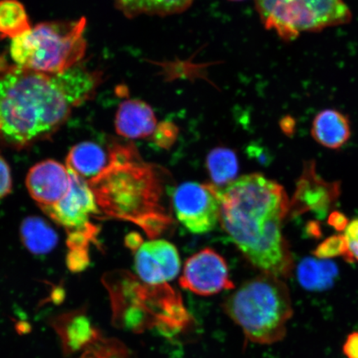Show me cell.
<instances>
[{
  "label": "cell",
  "instance_id": "cell-11",
  "mask_svg": "<svg viewBox=\"0 0 358 358\" xmlns=\"http://www.w3.org/2000/svg\"><path fill=\"white\" fill-rule=\"evenodd\" d=\"M340 182H328L317 176L315 163L308 161L299 178L296 190L290 203L294 216L311 212L323 219L333 208L340 195Z\"/></svg>",
  "mask_w": 358,
  "mask_h": 358
},
{
  "label": "cell",
  "instance_id": "cell-27",
  "mask_svg": "<svg viewBox=\"0 0 358 358\" xmlns=\"http://www.w3.org/2000/svg\"><path fill=\"white\" fill-rule=\"evenodd\" d=\"M344 236L348 241L352 262H358V219L348 224Z\"/></svg>",
  "mask_w": 358,
  "mask_h": 358
},
{
  "label": "cell",
  "instance_id": "cell-6",
  "mask_svg": "<svg viewBox=\"0 0 358 358\" xmlns=\"http://www.w3.org/2000/svg\"><path fill=\"white\" fill-rule=\"evenodd\" d=\"M87 20L44 22L12 40L10 56L20 69L56 75L78 65L86 53Z\"/></svg>",
  "mask_w": 358,
  "mask_h": 358
},
{
  "label": "cell",
  "instance_id": "cell-7",
  "mask_svg": "<svg viewBox=\"0 0 358 358\" xmlns=\"http://www.w3.org/2000/svg\"><path fill=\"white\" fill-rule=\"evenodd\" d=\"M257 7L266 29L275 31L285 40L351 20L343 0H257Z\"/></svg>",
  "mask_w": 358,
  "mask_h": 358
},
{
  "label": "cell",
  "instance_id": "cell-1",
  "mask_svg": "<svg viewBox=\"0 0 358 358\" xmlns=\"http://www.w3.org/2000/svg\"><path fill=\"white\" fill-rule=\"evenodd\" d=\"M101 80L79 65L56 75L11 66L0 73V138L17 148L47 138L92 99Z\"/></svg>",
  "mask_w": 358,
  "mask_h": 358
},
{
  "label": "cell",
  "instance_id": "cell-32",
  "mask_svg": "<svg viewBox=\"0 0 358 358\" xmlns=\"http://www.w3.org/2000/svg\"><path fill=\"white\" fill-rule=\"evenodd\" d=\"M307 234H310L312 237H320L321 236V231L319 223L317 222H310L307 225Z\"/></svg>",
  "mask_w": 358,
  "mask_h": 358
},
{
  "label": "cell",
  "instance_id": "cell-19",
  "mask_svg": "<svg viewBox=\"0 0 358 358\" xmlns=\"http://www.w3.org/2000/svg\"><path fill=\"white\" fill-rule=\"evenodd\" d=\"M115 6L132 19L141 15L168 16L185 11L194 0H114Z\"/></svg>",
  "mask_w": 358,
  "mask_h": 358
},
{
  "label": "cell",
  "instance_id": "cell-9",
  "mask_svg": "<svg viewBox=\"0 0 358 358\" xmlns=\"http://www.w3.org/2000/svg\"><path fill=\"white\" fill-rule=\"evenodd\" d=\"M172 203L178 220L192 234H208L220 221V204L210 183H182L173 190Z\"/></svg>",
  "mask_w": 358,
  "mask_h": 358
},
{
  "label": "cell",
  "instance_id": "cell-17",
  "mask_svg": "<svg viewBox=\"0 0 358 358\" xmlns=\"http://www.w3.org/2000/svg\"><path fill=\"white\" fill-rule=\"evenodd\" d=\"M311 134L322 146L338 150L350 138V122L347 116L338 110H324L313 120Z\"/></svg>",
  "mask_w": 358,
  "mask_h": 358
},
{
  "label": "cell",
  "instance_id": "cell-2",
  "mask_svg": "<svg viewBox=\"0 0 358 358\" xmlns=\"http://www.w3.org/2000/svg\"><path fill=\"white\" fill-rule=\"evenodd\" d=\"M215 192L223 229L246 259L266 274L289 276L293 259L282 222L290 203L284 187L254 173Z\"/></svg>",
  "mask_w": 358,
  "mask_h": 358
},
{
  "label": "cell",
  "instance_id": "cell-28",
  "mask_svg": "<svg viewBox=\"0 0 358 358\" xmlns=\"http://www.w3.org/2000/svg\"><path fill=\"white\" fill-rule=\"evenodd\" d=\"M343 352L347 358H358V331L347 336L343 345Z\"/></svg>",
  "mask_w": 358,
  "mask_h": 358
},
{
  "label": "cell",
  "instance_id": "cell-23",
  "mask_svg": "<svg viewBox=\"0 0 358 358\" xmlns=\"http://www.w3.org/2000/svg\"><path fill=\"white\" fill-rule=\"evenodd\" d=\"M80 358H134L133 353L118 339L101 337L85 349Z\"/></svg>",
  "mask_w": 358,
  "mask_h": 358
},
{
  "label": "cell",
  "instance_id": "cell-14",
  "mask_svg": "<svg viewBox=\"0 0 358 358\" xmlns=\"http://www.w3.org/2000/svg\"><path fill=\"white\" fill-rule=\"evenodd\" d=\"M115 131L120 136L138 140L153 136L157 120L151 106L141 100H127L120 105L115 120Z\"/></svg>",
  "mask_w": 358,
  "mask_h": 358
},
{
  "label": "cell",
  "instance_id": "cell-15",
  "mask_svg": "<svg viewBox=\"0 0 358 358\" xmlns=\"http://www.w3.org/2000/svg\"><path fill=\"white\" fill-rule=\"evenodd\" d=\"M66 355L85 350L101 335L84 312L64 313L53 321Z\"/></svg>",
  "mask_w": 358,
  "mask_h": 358
},
{
  "label": "cell",
  "instance_id": "cell-10",
  "mask_svg": "<svg viewBox=\"0 0 358 358\" xmlns=\"http://www.w3.org/2000/svg\"><path fill=\"white\" fill-rule=\"evenodd\" d=\"M179 283L182 288L203 296L235 288L225 259L211 248L187 259Z\"/></svg>",
  "mask_w": 358,
  "mask_h": 358
},
{
  "label": "cell",
  "instance_id": "cell-21",
  "mask_svg": "<svg viewBox=\"0 0 358 358\" xmlns=\"http://www.w3.org/2000/svg\"><path fill=\"white\" fill-rule=\"evenodd\" d=\"M206 166L213 185L220 187L234 181L238 173V159L234 150L217 147L210 151Z\"/></svg>",
  "mask_w": 358,
  "mask_h": 358
},
{
  "label": "cell",
  "instance_id": "cell-29",
  "mask_svg": "<svg viewBox=\"0 0 358 358\" xmlns=\"http://www.w3.org/2000/svg\"><path fill=\"white\" fill-rule=\"evenodd\" d=\"M329 224L333 227L336 231H345L348 226V219L345 215L339 212L331 213L329 217Z\"/></svg>",
  "mask_w": 358,
  "mask_h": 358
},
{
  "label": "cell",
  "instance_id": "cell-25",
  "mask_svg": "<svg viewBox=\"0 0 358 358\" xmlns=\"http://www.w3.org/2000/svg\"><path fill=\"white\" fill-rule=\"evenodd\" d=\"M178 134V129L173 123L162 122L157 125L152 137L155 144L163 149H169L176 142Z\"/></svg>",
  "mask_w": 358,
  "mask_h": 358
},
{
  "label": "cell",
  "instance_id": "cell-3",
  "mask_svg": "<svg viewBox=\"0 0 358 358\" xmlns=\"http://www.w3.org/2000/svg\"><path fill=\"white\" fill-rule=\"evenodd\" d=\"M110 162L88 181L98 208L106 216L136 224L150 238L173 225L164 203V173L145 163L132 144L112 145Z\"/></svg>",
  "mask_w": 358,
  "mask_h": 358
},
{
  "label": "cell",
  "instance_id": "cell-20",
  "mask_svg": "<svg viewBox=\"0 0 358 358\" xmlns=\"http://www.w3.org/2000/svg\"><path fill=\"white\" fill-rule=\"evenodd\" d=\"M22 243L29 252L36 255L51 252L57 244L58 237L51 226L37 217L26 218L21 224Z\"/></svg>",
  "mask_w": 358,
  "mask_h": 358
},
{
  "label": "cell",
  "instance_id": "cell-5",
  "mask_svg": "<svg viewBox=\"0 0 358 358\" xmlns=\"http://www.w3.org/2000/svg\"><path fill=\"white\" fill-rule=\"evenodd\" d=\"M110 294L113 317L133 330L147 325L181 329L189 320L180 294L167 284L150 285L128 271L107 273L102 279Z\"/></svg>",
  "mask_w": 358,
  "mask_h": 358
},
{
  "label": "cell",
  "instance_id": "cell-8",
  "mask_svg": "<svg viewBox=\"0 0 358 358\" xmlns=\"http://www.w3.org/2000/svg\"><path fill=\"white\" fill-rule=\"evenodd\" d=\"M71 173L69 192L57 203L43 211L64 227L69 237H82L92 243H96L100 230L92 220L101 213L100 209L88 182Z\"/></svg>",
  "mask_w": 358,
  "mask_h": 358
},
{
  "label": "cell",
  "instance_id": "cell-22",
  "mask_svg": "<svg viewBox=\"0 0 358 358\" xmlns=\"http://www.w3.org/2000/svg\"><path fill=\"white\" fill-rule=\"evenodd\" d=\"M29 17L24 4L19 0H0V36L15 38L29 32Z\"/></svg>",
  "mask_w": 358,
  "mask_h": 358
},
{
  "label": "cell",
  "instance_id": "cell-31",
  "mask_svg": "<svg viewBox=\"0 0 358 358\" xmlns=\"http://www.w3.org/2000/svg\"><path fill=\"white\" fill-rule=\"evenodd\" d=\"M250 150L249 153H252L255 157H256V159H258L259 162L266 164L271 162V159L268 158V154H264L266 153L265 150L261 149V148L257 146L250 147Z\"/></svg>",
  "mask_w": 358,
  "mask_h": 358
},
{
  "label": "cell",
  "instance_id": "cell-18",
  "mask_svg": "<svg viewBox=\"0 0 358 358\" xmlns=\"http://www.w3.org/2000/svg\"><path fill=\"white\" fill-rule=\"evenodd\" d=\"M297 275L303 289L321 292L332 287L338 278V268L330 261L306 258L299 264Z\"/></svg>",
  "mask_w": 358,
  "mask_h": 358
},
{
  "label": "cell",
  "instance_id": "cell-13",
  "mask_svg": "<svg viewBox=\"0 0 358 358\" xmlns=\"http://www.w3.org/2000/svg\"><path fill=\"white\" fill-rule=\"evenodd\" d=\"M71 182L69 169L56 160H43L31 168L27 189L42 209L52 207L64 198Z\"/></svg>",
  "mask_w": 358,
  "mask_h": 358
},
{
  "label": "cell",
  "instance_id": "cell-24",
  "mask_svg": "<svg viewBox=\"0 0 358 358\" xmlns=\"http://www.w3.org/2000/svg\"><path fill=\"white\" fill-rule=\"evenodd\" d=\"M313 254L319 259H325L343 257L348 262H352L349 253L348 241L344 235L329 237L313 250Z\"/></svg>",
  "mask_w": 358,
  "mask_h": 358
},
{
  "label": "cell",
  "instance_id": "cell-16",
  "mask_svg": "<svg viewBox=\"0 0 358 358\" xmlns=\"http://www.w3.org/2000/svg\"><path fill=\"white\" fill-rule=\"evenodd\" d=\"M110 162V152L95 142L84 141L74 145L66 157V168L85 180L99 176Z\"/></svg>",
  "mask_w": 358,
  "mask_h": 358
},
{
  "label": "cell",
  "instance_id": "cell-4",
  "mask_svg": "<svg viewBox=\"0 0 358 358\" xmlns=\"http://www.w3.org/2000/svg\"><path fill=\"white\" fill-rule=\"evenodd\" d=\"M223 308L246 339L262 345L284 340L294 315L287 285L266 273L241 285L227 298Z\"/></svg>",
  "mask_w": 358,
  "mask_h": 358
},
{
  "label": "cell",
  "instance_id": "cell-33",
  "mask_svg": "<svg viewBox=\"0 0 358 358\" xmlns=\"http://www.w3.org/2000/svg\"><path fill=\"white\" fill-rule=\"evenodd\" d=\"M230 1H243V0H230Z\"/></svg>",
  "mask_w": 358,
  "mask_h": 358
},
{
  "label": "cell",
  "instance_id": "cell-26",
  "mask_svg": "<svg viewBox=\"0 0 358 358\" xmlns=\"http://www.w3.org/2000/svg\"><path fill=\"white\" fill-rule=\"evenodd\" d=\"M13 187V180L10 165L0 155V199L6 198L10 194Z\"/></svg>",
  "mask_w": 358,
  "mask_h": 358
},
{
  "label": "cell",
  "instance_id": "cell-30",
  "mask_svg": "<svg viewBox=\"0 0 358 358\" xmlns=\"http://www.w3.org/2000/svg\"><path fill=\"white\" fill-rule=\"evenodd\" d=\"M125 244H127L128 248L133 250V252H136L143 244L141 235L136 234V232L129 234L127 239H125Z\"/></svg>",
  "mask_w": 358,
  "mask_h": 358
},
{
  "label": "cell",
  "instance_id": "cell-12",
  "mask_svg": "<svg viewBox=\"0 0 358 358\" xmlns=\"http://www.w3.org/2000/svg\"><path fill=\"white\" fill-rule=\"evenodd\" d=\"M180 258L173 244L164 240L143 243L134 257L138 279L150 285L166 284L178 275Z\"/></svg>",
  "mask_w": 358,
  "mask_h": 358
}]
</instances>
